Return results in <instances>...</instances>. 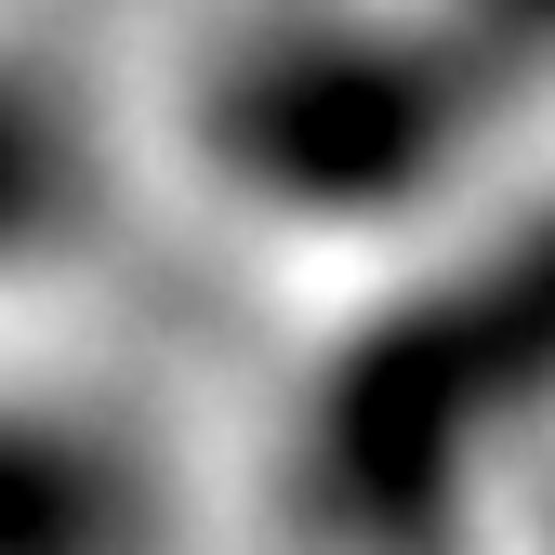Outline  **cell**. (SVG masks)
Returning a JSON list of instances; mask_svg holds the SVG:
<instances>
[{"mask_svg":"<svg viewBox=\"0 0 555 555\" xmlns=\"http://www.w3.org/2000/svg\"><path fill=\"white\" fill-rule=\"evenodd\" d=\"M542 397V251H490L476 278L397 305L384 331H358L318 371L305 410V529L358 542V555H437L463 529V490L490 437Z\"/></svg>","mask_w":555,"mask_h":555,"instance_id":"1","label":"cell"},{"mask_svg":"<svg viewBox=\"0 0 555 555\" xmlns=\"http://www.w3.org/2000/svg\"><path fill=\"white\" fill-rule=\"evenodd\" d=\"M490 93H503V66L463 27L278 14L212 66L198 132L278 212H397V198H424L463 159V132H476Z\"/></svg>","mask_w":555,"mask_h":555,"instance_id":"2","label":"cell"},{"mask_svg":"<svg viewBox=\"0 0 555 555\" xmlns=\"http://www.w3.org/2000/svg\"><path fill=\"white\" fill-rule=\"evenodd\" d=\"M0 555H146V490L93 437L0 410Z\"/></svg>","mask_w":555,"mask_h":555,"instance_id":"3","label":"cell"},{"mask_svg":"<svg viewBox=\"0 0 555 555\" xmlns=\"http://www.w3.org/2000/svg\"><path fill=\"white\" fill-rule=\"evenodd\" d=\"M80 225V132L40 80L0 66V251H53Z\"/></svg>","mask_w":555,"mask_h":555,"instance_id":"4","label":"cell"},{"mask_svg":"<svg viewBox=\"0 0 555 555\" xmlns=\"http://www.w3.org/2000/svg\"><path fill=\"white\" fill-rule=\"evenodd\" d=\"M542 14H555V0H463V40L490 53V66H516V53L542 40Z\"/></svg>","mask_w":555,"mask_h":555,"instance_id":"5","label":"cell"}]
</instances>
